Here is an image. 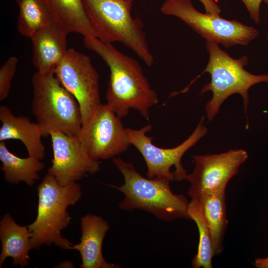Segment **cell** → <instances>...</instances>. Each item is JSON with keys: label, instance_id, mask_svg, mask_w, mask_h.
<instances>
[{"label": "cell", "instance_id": "obj_15", "mask_svg": "<svg viewBox=\"0 0 268 268\" xmlns=\"http://www.w3.org/2000/svg\"><path fill=\"white\" fill-rule=\"evenodd\" d=\"M0 141L16 139L25 145L29 156L40 160L45 156V147L42 141L43 131L37 123L26 116L14 115L6 106L0 107Z\"/></svg>", "mask_w": 268, "mask_h": 268}, {"label": "cell", "instance_id": "obj_26", "mask_svg": "<svg viewBox=\"0 0 268 268\" xmlns=\"http://www.w3.org/2000/svg\"><path fill=\"white\" fill-rule=\"evenodd\" d=\"M58 268H73L74 267L72 263L69 261L62 262L60 264L58 267Z\"/></svg>", "mask_w": 268, "mask_h": 268}, {"label": "cell", "instance_id": "obj_13", "mask_svg": "<svg viewBox=\"0 0 268 268\" xmlns=\"http://www.w3.org/2000/svg\"><path fill=\"white\" fill-rule=\"evenodd\" d=\"M81 235L80 242L72 245L69 250L79 252L81 268H117L119 266L109 263L103 257L102 244L110 228L101 216L87 214L81 218Z\"/></svg>", "mask_w": 268, "mask_h": 268}, {"label": "cell", "instance_id": "obj_28", "mask_svg": "<svg viewBox=\"0 0 268 268\" xmlns=\"http://www.w3.org/2000/svg\"><path fill=\"white\" fill-rule=\"evenodd\" d=\"M267 41H268V37H267Z\"/></svg>", "mask_w": 268, "mask_h": 268}, {"label": "cell", "instance_id": "obj_21", "mask_svg": "<svg viewBox=\"0 0 268 268\" xmlns=\"http://www.w3.org/2000/svg\"><path fill=\"white\" fill-rule=\"evenodd\" d=\"M188 212L191 219L197 224L199 233L198 253L192 261V267L211 268V260L214 256L210 235L200 201L197 199H191L189 203Z\"/></svg>", "mask_w": 268, "mask_h": 268}, {"label": "cell", "instance_id": "obj_9", "mask_svg": "<svg viewBox=\"0 0 268 268\" xmlns=\"http://www.w3.org/2000/svg\"><path fill=\"white\" fill-rule=\"evenodd\" d=\"M54 72L61 84L76 98L82 125L85 123L101 104L99 74L90 58L74 48L67 49Z\"/></svg>", "mask_w": 268, "mask_h": 268}, {"label": "cell", "instance_id": "obj_12", "mask_svg": "<svg viewBox=\"0 0 268 268\" xmlns=\"http://www.w3.org/2000/svg\"><path fill=\"white\" fill-rule=\"evenodd\" d=\"M52 140L53 158L48 173L62 186L81 180L85 175H93L100 170L98 161L92 159L77 136L59 131L49 134Z\"/></svg>", "mask_w": 268, "mask_h": 268}, {"label": "cell", "instance_id": "obj_19", "mask_svg": "<svg viewBox=\"0 0 268 268\" xmlns=\"http://www.w3.org/2000/svg\"><path fill=\"white\" fill-rule=\"evenodd\" d=\"M201 204L203 215L209 229L213 254H220L227 224L225 193L205 195L198 199Z\"/></svg>", "mask_w": 268, "mask_h": 268}, {"label": "cell", "instance_id": "obj_14", "mask_svg": "<svg viewBox=\"0 0 268 268\" xmlns=\"http://www.w3.org/2000/svg\"><path fill=\"white\" fill-rule=\"evenodd\" d=\"M67 35L53 21L31 38L32 62L37 72L45 74L55 70L67 50Z\"/></svg>", "mask_w": 268, "mask_h": 268}, {"label": "cell", "instance_id": "obj_2", "mask_svg": "<svg viewBox=\"0 0 268 268\" xmlns=\"http://www.w3.org/2000/svg\"><path fill=\"white\" fill-rule=\"evenodd\" d=\"M115 166L123 175L124 183L120 186L107 185L122 192L125 197L119 203L122 210L136 209L148 211L164 221L190 219L188 212L189 202L181 194H174L167 178H146L141 176L131 163L120 157H114Z\"/></svg>", "mask_w": 268, "mask_h": 268}, {"label": "cell", "instance_id": "obj_8", "mask_svg": "<svg viewBox=\"0 0 268 268\" xmlns=\"http://www.w3.org/2000/svg\"><path fill=\"white\" fill-rule=\"evenodd\" d=\"M202 116L192 134L182 143L171 148L159 147L153 144V137L146 133L152 129L147 125L135 130L126 128L129 141L140 153L147 166L148 178H166L170 181H181L187 175L181 163L184 154L194 146L207 133V129L203 124Z\"/></svg>", "mask_w": 268, "mask_h": 268}, {"label": "cell", "instance_id": "obj_3", "mask_svg": "<svg viewBox=\"0 0 268 268\" xmlns=\"http://www.w3.org/2000/svg\"><path fill=\"white\" fill-rule=\"evenodd\" d=\"M37 214L28 226L31 234L32 249L38 250L43 245L52 244L69 250L73 244L62 234L72 219L67 209L77 203L82 196L80 186L71 182L62 186L48 173L37 186Z\"/></svg>", "mask_w": 268, "mask_h": 268}, {"label": "cell", "instance_id": "obj_27", "mask_svg": "<svg viewBox=\"0 0 268 268\" xmlns=\"http://www.w3.org/2000/svg\"><path fill=\"white\" fill-rule=\"evenodd\" d=\"M263 1L265 3L268 4V0H264Z\"/></svg>", "mask_w": 268, "mask_h": 268}, {"label": "cell", "instance_id": "obj_11", "mask_svg": "<svg viewBox=\"0 0 268 268\" xmlns=\"http://www.w3.org/2000/svg\"><path fill=\"white\" fill-rule=\"evenodd\" d=\"M248 158L246 151L238 149L193 156L194 169L185 178L190 183L188 195L192 199H198L205 195L225 193L228 183Z\"/></svg>", "mask_w": 268, "mask_h": 268}, {"label": "cell", "instance_id": "obj_22", "mask_svg": "<svg viewBox=\"0 0 268 268\" xmlns=\"http://www.w3.org/2000/svg\"><path fill=\"white\" fill-rule=\"evenodd\" d=\"M18 59L9 57L0 68V101L7 98L11 86L12 80L16 71Z\"/></svg>", "mask_w": 268, "mask_h": 268}, {"label": "cell", "instance_id": "obj_5", "mask_svg": "<svg viewBox=\"0 0 268 268\" xmlns=\"http://www.w3.org/2000/svg\"><path fill=\"white\" fill-rule=\"evenodd\" d=\"M206 48L209 55L208 63L202 74L208 72L210 81L201 90V94L211 91V99L205 104L207 119L211 121L218 113L224 101L234 94H240L243 100L244 109L247 115L249 102L248 90L253 85L268 83V74H254L245 68L248 63L247 56L234 59L222 50L217 43L206 41Z\"/></svg>", "mask_w": 268, "mask_h": 268}, {"label": "cell", "instance_id": "obj_1", "mask_svg": "<svg viewBox=\"0 0 268 268\" xmlns=\"http://www.w3.org/2000/svg\"><path fill=\"white\" fill-rule=\"evenodd\" d=\"M84 45L107 65L110 76L106 92V104L120 118L130 109L149 120V110L158 103L156 91L145 76L139 63L97 38L84 37Z\"/></svg>", "mask_w": 268, "mask_h": 268}, {"label": "cell", "instance_id": "obj_10", "mask_svg": "<svg viewBox=\"0 0 268 268\" xmlns=\"http://www.w3.org/2000/svg\"><path fill=\"white\" fill-rule=\"evenodd\" d=\"M94 160L115 157L131 145L121 118L106 104H101L76 135Z\"/></svg>", "mask_w": 268, "mask_h": 268}, {"label": "cell", "instance_id": "obj_16", "mask_svg": "<svg viewBox=\"0 0 268 268\" xmlns=\"http://www.w3.org/2000/svg\"><path fill=\"white\" fill-rule=\"evenodd\" d=\"M0 240L1 251L0 254V268L5 260L10 258L14 266L21 268L29 263V252L31 246V234L28 226L17 224L9 213L4 214L0 221Z\"/></svg>", "mask_w": 268, "mask_h": 268}, {"label": "cell", "instance_id": "obj_25", "mask_svg": "<svg viewBox=\"0 0 268 268\" xmlns=\"http://www.w3.org/2000/svg\"><path fill=\"white\" fill-rule=\"evenodd\" d=\"M254 265L258 268H268V257L256 259Z\"/></svg>", "mask_w": 268, "mask_h": 268}, {"label": "cell", "instance_id": "obj_7", "mask_svg": "<svg viewBox=\"0 0 268 268\" xmlns=\"http://www.w3.org/2000/svg\"><path fill=\"white\" fill-rule=\"evenodd\" d=\"M160 10L164 14L180 19L206 41L220 44L226 48L246 46L259 35L256 28L237 20H227L219 15L200 12L192 0H166Z\"/></svg>", "mask_w": 268, "mask_h": 268}, {"label": "cell", "instance_id": "obj_4", "mask_svg": "<svg viewBox=\"0 0 268 268\" xmlns=\"http://www.w3.org/2000/svg\"><path fill=\"white\" fill-rule=\"evenodd\" d=\"M96 37L111 43L120 42L133 51L147 66L154 63L138 18L132 15L133 0H82Z\"/></svg>", "mask_w": 268, "mask_h": 268}, {"label": "cell", "instance_id": "obj_24", "mask_svg": "<svg viewBox=\"0 0 268 268\" xmlns=\"http://www.w3.org/2000/svg\"><path fill=\"white\" fill-rule=\"evenodd\" d=\"M202 4L206 13L214 15H219L221 9L215 0H199Z\"/></svg>", "mask_w": 268, "mask_h": 268}, {"label": "cell", "instance_id": "obj_6", "mask_svg": "<svg viewBox=\"0 0 268 268\" xmlns=\"http://www.w3.org/2000/svg\"><path fill=\"white\" fill-rule=\"evenodd\" d=\"M32 112L43 136H49L53 131L77 135L82 126L79 104L54 71L45 74L37 71L32 76Z\"/></svg>", "mask_w": 268, "mask_h": 268}, {"label": "cell", "instance_id": "obj_18", "mask_svg": "<svg viewBox=\"0 0 268 268\" xmlns=\"http://www.w3.org/2000/svg\"><path fill=\"white\" fill-rule=\"evenodd\" d=\"M0 160L4 178L8 183L16 184L24 182L30 187L39 179V173L45 167L41 160L34 157L16 156L8 150L4 141H0Z\"/></svg>", "mask_w": 268, "mask_h": 268}, {"label": "cell", "instance_id": "obj_17", "mask_svg": "<svg viewBox=\"0 0 268 268\" xmlns=\"http://www.w3.org/2000/svg\"><path fill=\"white\" fill-rule=\"evenodd\" d=\"M54 21L67 34L96 37L82 0H44Z\"/></svg>", "mask_w": 268, "mask_h": 268}, {"label": "cell", "instance_id": "obj_23", "mask_svg": "<svg viewBox=\"0 0 268 268\" xmlns=\"http://www.w3.org/2000/svg\"><path fill=\"white\" fill-rule=\"evenodd\" d=\"M247 8L251 19L256 23L260 22V6L264 0H241Z\"/></svg>", "mask_w": 268, "mask_h": 268}, {"label": "cell", "instance_id": "obj_29", "mask_svg": "<svg viewBox=\"0 0 268 268\" xmlns=\"http://www.w3.org/2000/svg\"></svg>", "mask_w": 268, "mask_h": 268}, {"label": "cell", "instance_id": "obj_20", "mask_svg": "<svg viewBox=\"0 0 268 268\" xmlns=\"http://www.w3.org/2000/svg\"><path fill=\"white\" fill-rule=\"evenodd\" d=\"M19 7L17 30L22 36L31 38L54 21L44 0H16Z\"/></svg>", "mask_w": 268, "mask_h": 268}]
</instances>
